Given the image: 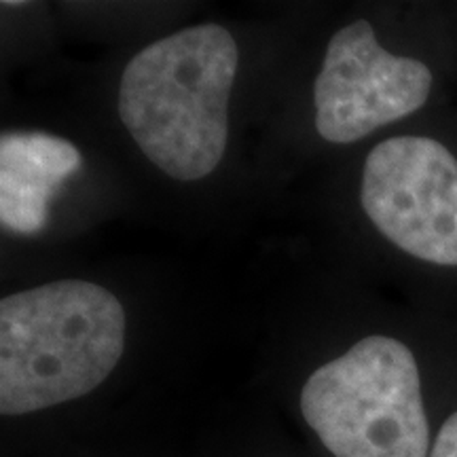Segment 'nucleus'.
<instances>
[{
    "mask_svg": "<svg viewBox=\"0 0 457 457\" xmlns=\"http://www.w3.org/2000/svg\"><path fill=\"white\" fill-rule=\"evenodd\" d=\"M237 64L231 32L202 24L151 43L125 66L119 117L170 179H205L220 163Z\"/></svg>",
    "mask_w": 457,
    "mask_h": 457,
    "instance_id": "nucleus-1",
    "label": "nucleus"
},
{
    "mask_svg": "<svg viewBox=\"0 0 457 457\" xmlns=\"http://www.w3.org/2000/svg\"><path fill=\"white\" fill-rule=\"evenodd\" d=\"M79 148L45 131H4L0 138V220L9 231L34 236L47 222L60 182L81 170Z\"/></svg>",
    "mask_w": 457,
    "mask_h": 457,
    "instance_id": "nucleus-6",
    "label": "nucleus"
},
{
    "mask_svg": "<svg viewBox=\"0 0 457 457\" xmlns=\"http://www.w3.org/2000/svg\"><path fill=\"white\" fill-rule=\"evenodd\" d=\"M430 457H457V411L451 413L438 428L432 441Z\"/></svg>",
    "mask_w": 457,
    "mask_h": 457,
    "instance_id": "nucleus-7",
    "label": "nucleus"
},
{
    "mask_svg": "<svg viewBox=\"0 0 457 457\" xmlns=\"http://www.w3.org/2000/svg\"><path fill=\"white\" fill-rule=\"evenodd\" d=\"M301 413L335 457H430L420 364L394 337H364L313 370Z\"/></svg>",
    "mask_w": 457,
    "mask_h": 457,
    "instance_id": "nucleus-3",
    "label": "nucleus"
},
{
    "mask_svg": "<svg viewBox=\"0 0 457 457\" xmlns=\"http://www.w3.org/2000/svg\"><path fill=\"white\" fill-rule=\"evenodd\" d=\"M360 202L392 245L457 267V157L428 136H394L367 155Z\"/></svg>",
    "mask_w": 457,
    "mask_h": 457,
    "instance_id": "nucleus-4",
    "label": "nucleus"
},
{
    "mask_svg": "<svg viewBox=\"0 0 457 457\" xmlns=\"http://www.w3.org/2000/svg\"><path fill=\"white\" fill-rule=\"evenodd\" d=\"M125 312L87 279L0 301V413L26 415L94 392L123 356Z\"/></svg>",
    "mask_w": 457,
    "mask_h": 457,
    "instance_id": "nucleus-2",
    "label": "nucleus"
},
{
    "mask_svg": "<svg viewBox=\"0 0 457 457\" xmlns=\"http://www.w3.org/2000/svg\"><path fill=\"white\" fill-rule=\"evenodd\" d=\"M434 74L426 62L394 55L367 20L330 38L313 85L316 129L333 145H352L426 106Z\"/></svg>",
    "mask_w": 457,
    "mask_h": 457,
    "instance_id": "nucleus-5",
    "label": "nucleus"
}]
</instances>
